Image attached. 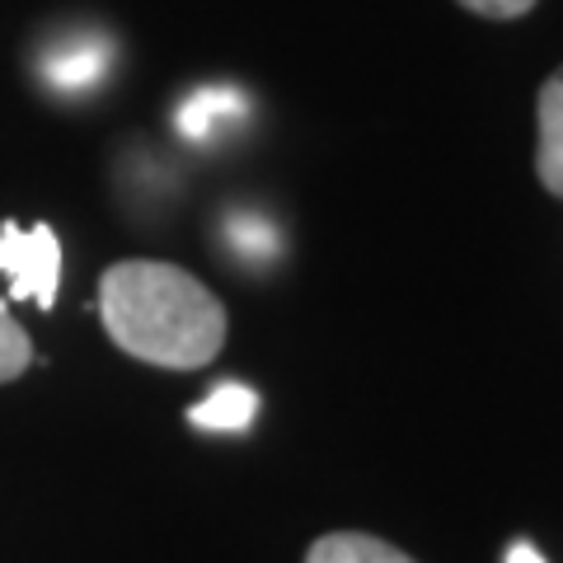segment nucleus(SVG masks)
<instances>
[{"label":"nucleus","instance_id":"nucleus-8","mask_svg":"<svg viewBox=\"0 0 563 563\" xmlns=\"http://www.w3.org/2000/svg\"><path fill=\"white\" fill-rule=\"evenodd\" d=\"M29 362H33V343H29V333L20 329V320L10 314V306L0 301V385H10V380H20L29 372Z\"/></svg>","mask_w":563,"mask_h":563},{"label":"nucleus","instance_id":"nucleus-2","mask_svg":"<svg viewBox=\"0 0 563 563\" xmlns=\"http://www.w3.org/2000/svg\"><path fill=\"white\" fill-rule=\"evenodd\" d=\"M0 273L10 277V301H33L38 310L57 306L62 287V240L52 225L20 231L14 221L0 225Z\"/></svg>","mask_w":563,"mask_h":563},{"label":"nucleus","instance_id":"nucleus-10","mask_svg":"<svg viewBox=\"0 0 563 563\" xmlns=\"http://www.w3.org/2000/svg\"><path fill=\"white\" fill-rule=\"evenodd\" d=\"M461 10H470V14H479V20H521V14H531L540 0H455Z\"/></svg>","mask_w":563,"mask_h":563},{"label":"nucleus","instance_id":"nucleus-1","mask_svg":"<svg viewBox=\"0 0 563 563\" xmlns=\"http://www.w3.org/2000/svg\"><path fill=\"white\" fill-rule=\"evenodd\" d=\"M99 314L109 339L136 362L198 372L225 347V306L198 277L161 258H122L99 277Z\"/></svg>","mask_w":563,"mask_h":563},{"label":"nucleus","instance_id":"nucleus-5","mask_svg":"<svg viewBox=\"0 0 563 563\" xmlns=\"http://www.w3.org/2000/svg\"><path fill=\"white\" fill-rule=\"evenodd\" d=\"M258 413V395L250 385H217L202 404H192L188 409V422L192 428H207V432H244Z\"/></svg>","mask_w":563,"mask_h":563},{"label":"nucleus","instance_id":"nucleus-4","mask_svg":"<svg viewBox=\"0 0 563 563\" xmlns=\"http://www.w3.org/2000/svg\"><path fill=\"white\" fill-rule=\"evenodd\" d=\"M103 70H109V43L95 38V33L70 38L43 57V76H47V85H57V90H85Z\"/></svg>","mask_w":563,"mask_h":563},{"label":"nucleus","instance_id":"nucleus-6","mask_svg":"<svg viewBox=\"0 0 563 563\" xmlns=\"http://www.w3.org/2000/svg\"><path fill=\"white\" fill-rule=\"evenodd\" d=\"M306 563H413L404 550H395L390 540L366 536V531H333L310 544Z\"/></svg>","mask_w":563,"mask_h":563},{"label":"nucleus","instance_id":"nucleus-3","mask_svg":"<svg viewBox=\"0 0 563 563\" xmlns=\"http://www.w3.org/2000/svg\"><path fill=\"white\" fill-rule=\"evenodd\" d=\"M536 128H540V141H536V174H540V184L550 188L554 198H563V66L540 85Z\"/></svg>","mask_w":563,"mask_h":563},{"label":"nucleus","instance_id":"nucleus-11","mask_svg":"<svg viewBox=\"0 0 563 563\" xmlns=\"http://www.w3.org/2000/svg\"><path fill=\"white\" fill-rule=\"evenodd\" d=\"M507 563H544L531 544H512V550H507Z\"/></svg>","mask_w":563,"mask_h":563},{"label":"nucleus","instance_id":"nucleus-7","mask_svg":"<svg viewBox=\"0 0 563 563\" xmlns=\"http://www.w3.org/2000/svg\"><path fill=\"white\" fill-rule=\"evenodd\" d=\"M240 109H244V99L235 90H221V85H211V90H198L179 109V132L188 141H202V136H211V128H217V118H235Z\"/></svg>","mask_w":563,"mask_h":563},{"label":"nucleus","instance_id":"nucleus-9","mask_svg":"<svg viewBox=\"0 0 563 563\" xmlns=\"http://www.w3.org/2000/svg\"><path fill=\"white\" fill-rule=\"evenodd\" d=\"M231 240L250 258H273L277 254V235H273V225H263V221H235L231 225Z\"/></svg>","mask_w":563,"mask_h":563}]
</instances>
